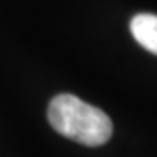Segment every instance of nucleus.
<instances>
[{"label": "nucleus", "mask_w": 157, "mask_h": 157, "mask_svg": "<svg viewBox=\"0 0 157 157\" xmlns=\"http://www.w3.org/2000/svg\"><path fill=\"white\" fill-rule=\"evenodd\" d=\"M131 32L144 49L157 55V15L138 13L131 19Z\"/></svg>", "instance_id": "obj_2"}, {"label": "nucleus", "mask_w": 157, "mask_h": 157, "mask_svg": "<svg viewBox=\"0 0 157 157\" xmlns=\"http://www.w3.org/2000/svg\"><path fill=\"white\" fill-rule=\"evenodd\" d=\"M48 119L59 134L91 148L106 144L114 131L112 119L100 108L66 93L53 97L48 108Z\"/></svg>", "instance_id": "obj_1"}]
</instances>
